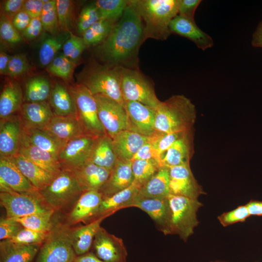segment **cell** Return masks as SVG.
<instances>
[{
    "label": "cell",
    "instance_id": "27",
    "mask_svg": "<svg viewBox=\"0 0 262 262\" xmlns=\"http://www.w3.org/2000/svg\"><path fill=\"white\" fill-rule=\"evenodd\" d=\"M44 130L65 143L75 137L87 135L77 116L54 115Z\"/></svg>",
    "mask_w": 262,
    "mask_h": 262
},
{
    "label": "cell",
    "instance_id": "63",
    "mask_svg": "<svg viewBox=\"0 0 262 262\" xmlns=\"http://www.w3.org/2000/svg\"><path fill=\"white\" fill-rule=\"evenodd\" d=\"M75 262H105L97 257L91 251L84 255L78 256Z\"/></svg>",
    "mask_w": 262,
    "mask_h": 262
},
{
    "label": "cell",
    "instance_id": "55",
    "mask_svg": "<svg viewBox=\"0 0 262 262\" xmlns=\"http://www.w3.org/2000/svg\"><path fill=\"white\" fill-rule=\"evenodd\" d=\"M25 0H6L4 1L1 6L2 13L6 16L11 19L23 8Z\"/></svg>",
    "mask_w": 262,
    "mask_h": 262
},
{
    "label": "cell",
    "instance_id": "37",
    "mask_svg": "<svg viewBox=\"0 0 262 262\" xmlns=\"http://www.w3.org/2000/svg\"><path fill=\"white\" fill-rule=\"evenodd\" d=\"M70 36L69 32H62L56 35H51L45 38L39 50V61L42 66H47L56 56Z\"/></svg>",
    "mask_w": 262,
    "mask_h": 262
},
{
    "label": "cell",
    "instance_id": "32",
    "mask_svg": "<svg viewBox=\"0 0 262 262\" xmlns=\"http://www.w3.org/2000/svg\"><path fill=\"white\" fill-rule=\"evenodd\" d=\"M18 154L55 177L62 170L59 160L48 152L33 145L20 141Z\"/></svg>",
    "mask_w": 262,
    "mask_h": 262
},
{
    "label": "cell",
    "instance_id": "8",
    "mask_svg": "<svg viewBox=\"0 0 262 262\" xmlns=\"http://www.w3.org/2000/svg\"><path fill=\"white\" fill-rule=\"evenodd\" d=\"M115 67L125 102L137 101L155 109L158 106L161 101L156 96L153 85L138 69Z\"/></svg>",
    "mask_w": 262,
    "mask_h": 262
},
{
    "label": "cell",
    "instance_id": "34",
    "mask_svg": "<svg viewBox=\"0 0 262 262\" xmlns=\"http://www.w3.org/2000/svg\"><path fill=\"white\" fill-rule=\"evenodd\" d=\"M23 92L20 83L9 80L4 85L0 96V118L3 119L14 115L22 105Z\"/></svg>",
    "mask_w": 262,
    "mask_h": 262
},
{
    "label": "cell",
    "instance_id": "64",
    "mask_svg": "<svg viewBox=\"0 0 262 262\" xmlns=\"http://www.w3.org/2000/svg\"><path fill=\"white\" fill-rule=\"evenodd\" d=\"M211 262H221V261H212Z\"/></svg>",
    "mask_w": 262,
    "mask_h": 262
},
{
    "label": "cell",
    "instance_id": "43",
    "mask_svg": "<svg viewBox=\"0 0 262 262\" xmlns=\"http://www.w3.org/2000/svg\"><path fill=\"white\" fill-rule=\"evenodd\" d=\"M76 64L66 57L63 53L55 57L47 66L48 71L63 80H71Z\"/></svg>",
    "mask_w": 262,
    "mask_h": 262
},
{
    "label": "cell",
    "instance_id": "50",
    "mask_svg": "<svg viewBox=\"0 0 262 262\" xmlns=\"http://www.w3.org/2000/svg\"><path fill=\"white\" fill-rule=\"evenodd\" d=\"M30 65L25 54H17L11 56L5 75L15 78L28 73Z\"/></svg>",
    "mask_w": 262,
    "mask_h": 262
},
{
    "label": "cell",
    "instance_id": "22",
    "mask_svg": "<svg viewBox=\"0 0 262 262\" xmlns=\"http://www.w3.org/2000/svg\"><path fill=\"white\" fill-rule=\"evenodd\" d=\"M169 29L171 33L190 40L202 50L213 46V41L211 36L200 29L194 20L178 15L171 21Z\"/></svg>",
    "mask_w": 262,
    "mask_h": 262
},
{
    "label": "cell",
    "instance_id": "59",
    "mask_svg": "<svg viewBox=\"0 0 262 262\" xmlns=\"http://www.w3.org/2000/svg\"><path fill=\"white\" fill-rule=\"evenodd\" d=\"M32 19L29 14L22 9L14 16L12 23L16 29L22 33L28 26Z\"/></svg>",
    "mask_w": 262,
    "mask_h": 262
},
{
    "label": "cell",
    "instance_id": "53",
    "mask_svg": "<svg viewBox=\"0 0 262 262\" xmlns=\"http://www.w3.org/2000/svg\"><path fill=\"white\" fill-rule=\"evenodd\" d=\"M23 226L12 218H1L0 220V240H10Z\"/></svg>",
    "mask_w": 262,
    "mask_h": 262
},
{
    "label": "cell",
    "instance_id": "1",
    "mask_svg": "<svg viewBox=\"0 0 262 262\" xmlns=\"http://www.w3.org/2000/svg\"><path fill=\"white\" fill-rule=\"evenodd\" d=\"M144 41L142 20L129 1L123 15L95 52L108 66L138 69L139 50Z\"/></svg>",
    "mask_w": 262,
    "mask_h": 262
},
{
    "label": "cell",
    "instance_id": "56",
    "mask_svg": "<svg viewBox=\"0 0 262 262\" xmlns=\"http://www.w3.org/2000/svg\"><path fill=\"white\" fill-rule=\"evenodd\" d=\"M201 1V0H181L178 15L195 20V11Z\"/></svg>",
    "mask_w": 262,
    "mask_h": 262
},
{
    "label": "cell",
    "instance_id": "45",
    "mask_svg": "<svg viewBox=\"0 0 262 262\" xmlns=\"http://www.w3.org/2000/svg\"><path fill=\"white\" fill-rule=\"evenodd\" d=\"M56 6L60 31L71 32L73 26L74 5L70 0H56Z\"/></svg>",
    "mask_w": 262,
    "mask_h": 262
},
{
    "label": "cell",
    "instance_id": "33",
    "mask_svg": "<svg viewBox=\"0 0 262 262\" xmlns=\"http://www.w3.org/2000/svg\"><path fill=\"white\" fill-rule=\"evenodd\" d=\"M49 103L55 115L77 116L75 100L68 87L61 83L56 82L52 87Z\"/></svg>",
    "mask_w": 262,
    "mask_h": 262
},
{
    "label": "cell",
    "instance_id": "47",
    "mask_svg": "<svg viewBox=\"0 0 262 262\" xmlns=\"http://www.w3.org/2000/svg\"><path fill=\"white\" fill-rule=\"evenodd\" d=\"M100 19L101 16L95 2L84 6L81 11L77 22L78 33L82 35L86 30Z\"/></svg>",
    "mask_w": 262,
    "mask_h": 262
},
{
    "label": "cell",
    "instance_id": "5",
    "mask_svg": "<svg viewBox=\"0 0 262 262\" xmlns=\"http://www.w3.org/2000/svg\"><path fill=\"white\" fill-rule=\"evenodd\" d=\"M40 192L56 213L65 215L83 193L73 172L68 169H62L50 184Z\"/></svg>",
    "mask_w": 262,
    "mask_h": 262
},
{
    "label": "cell",
    "instance_id": "11",
    "mask_svg": "<svg viewBox=\"0 0 262 262\" xmlns=\"http://www.w3.org/2000/svg\"><path fill=\"white\" fill-rule=\"evenodd\" d=\"M99 119L106 132L112 139L126 130L127 112L125 106L102 95L94 96Z\"/></svg>",
    "mask_w": 262,
    "mask_h": 262
},
{
    "label": "cell",
    "instance_id": "51",
    "mask_svg": "<svg viewBox=\"0 0 262 262\" xmlns=\"http://www.w3.org/2000/svg\"><path fill=\"white\" fill-rule=\"evenodd\" d=\"M0 38L9 44H17L23 41L22 34L14 26L12 20L2 14L0 18Z\"/></svg>",
    "mask_w": 262,
    "mask_h": 262
},
{
    "label": "cell",
    "instance_id": "58",
    "mask_svg": "<svg viewBox=\"0 0 262 262\" xmlns=\"http://www.w3.org/2000/svg\"><path fill=\"white\" fill-rule=\"evenodd\" d=\"M44 2L42 0H27L23 8L32 18L40 17L43 10Z\"/></svg>",
    "mask_w": 262,
    "mask_h": 262
},
{
    "label": "cell",
    "instance_id": "16",
    "mask_svg": "<svg viewBox=\"0 0 262 262\" xmlns=\"http://www.w3.org/2000/svg\"><path fill=\"white\" fill-rule=\"evenodd\" d=\"M127 112L126 130L145 136L155 132V110L137 101L125 102Z\"/></svg>",
    "mask_w": 262,
    "mask_h": 262
},
{
    "label": "cell",
    "instance_id": "31",
    "mask_svg": "<svg viewBox=\"0 0 262 262\" xmlns=\"http://www.w3.org/2000/svg\"><path fill=\"white\" fill-rule=\"evenodd\" d=\"M12 158L25 177L39 191L46 188L55 177L22 155L17 154Z\"/></svg>",
    "mask_w": 262,
    "mask_h": 262
},
{
    "label": "cell",
    "instance_id": "54",
    "mask_svg": "<svg viewBox=\"0 0 262 262\" xmlns=\"http://www.w3.org/2000/svg\"><path fill=\"white\" fill-rule=\"evenodd\" d=\"M148 159L156 160L159 161L160 164L162 159L150 136H148L147 141L133 156L131 161L136 160Z\"/></svg>",
    "mask_w": 262,
    "mask_h": 262
},
{
    "label": "cell",
    "instance_id": "18",
    "mask_svg": "<svg viewBox=\"0 0 262 262\" xmlns=\"http://www.w3.org/2000/svg\"><path fill=\"white\" fill-rule=\"evenodd\" d=\"M132 207L146 212L160 231L164 235L169 234L170 208L167 197L148 198L137 195Z\"/></svg>",
    "mask_w": 262,
    "mask_h": 262
},
{
    "label": "cell",
    "instance_id": "17",
    "mask_svg": "<svg viewBox=\"0 0 262 262\" xmlns=\"http://www.w3.org/2000/svg\"><path fill=\"white\" fill-rule=\"evenodd\" d=\"M36 190L22 173L12 157H0V193Z\"/></svg>",
    "mask_w": 262,
    "mask_h": 262
},
{
    "label": "cell",
    "instance_id": "10",
    "mask_svg": "<svg viewBox=\"0 0 262 262\" xmlns=\"http://www.w3.org/2000/svg\"><path fill=\"white\" fill-rule=\"evenodd\" d=\"M0 203L7 218H19L53 210L47 203L40 191L0 193Z\"/></svg>",
    "mask_w": 262,
    "mask_h": 262
},
{
    "label": "cell",
    "instance_id": "35",
    "mask_svg": "<svg viewBox=\"0 0 262 262\" xmlns=\"http://www.w3.org/2000/svg\"><path fill=\"white\" fill-rule=\"evenodd\" d=\"M117 160L112 139L107 134L97 137L88 162H91L111 171Z\"/></svg>",
    "mask_w": 262,
    "mask_h": 262
},
{
    "label": "cell",
    "instance_id": "14",
    "mask_svg": "<svg viewBox=\"0 0 262 262\" xmlns=\"http://www.w3.org/2000/svg\"><path fill=\"white\" fill-rule=\"evenodd\" d=\"M102 200V196L99 191L83 192L71 210L65 215L63 222L72 227L80 223L86 224L96 220Z\"/></svg>",
    "mask_w": 262,
    "mask_h": 262
},
{
    "label": "cell",
    "instance_id": "28",
    "mask_svg": "<svg viewBox=\"0 0 262 262\" xmlns=\"http://www.w3.org/2000/svg\"><path fill=\"white\" fill-rule=\"evenodd\" d=\"M139 189L132 184L127 188L103 198L95 219L102 216L109 217L119 210L132 207Z\"/></svg>",
    "mask_w": 262,
    "mask_h": 262
},
{
    "label": "cell",
    "instance_id": "21",
    "mask_svg": "<svg viewBox=\"0 0 262 262\" xmlns=\"http://www.w3.org/2000/svg\"><path fill=\"white\" fill-rule=\"evenodd\" d=\"M193 129L187 131L167 149L160 161L161 167L190 164L194 153Z\"/></svg>",
    "mask_w": 262,
    "mask_h": 262
},
{
    "label": "cell",
    "instance_id": "20",
    "mask_svg": "<svg viewBox=\"0 0 262 262\" xmlns=\"http://www.w3.org/2000/svg\"><path fill=\"white\" fill-rule=\"evenodd\" d=\"M19 117L22 128L44 130L54 114L49 102H25L21 106Z\"/></svg>",
    "mask_w": 262,
    "mask_h": 262
},
{
    "label": "cell",
    "instance_id": "15",
    "mask_svg": "<svg viewBox=\"0 0 262 262\" xmlns=\"http://www.w3.org/2000/svg\"><path fill=\"white\" fill-rule=\"evenodd\" d=\"M169 194L197 198L205 194L191 171L190 164L168 167Z\"/></svg>",
    "mask_w": 262,
    "mask_h": 262
},
{
    "label": "cell",
    "instance_id": "6",
    "mask_svg": "<svg viewBox=\"0 0 262 262\" xmlns=\"http://www.w3.org/2000/svg\"><path fill=\"white\" fill-rule=\"evenodd\" d=\"M169 234H177L186 242L199 223L197 213L203 204L197 198L169 194Z\"/></svg>",
    "mask_w": 262,
    "mask_h": 262
},
{
    "label": "cell",
    "instance_id": "30",
    "mask_svg": "<svg viewBox=\"0 0 262 262\" xmlns=\"http://www.w3.org/2000/svg\"><path fill=\"white\" fill-rule=\"evenodd\" d=\"M20 141L48 152L58 160L59 153L65 144L45 130L23 128Z\"/></svg>",
    "mask_w": 262,
    "mask_h": 262
},
{
    "label": "cell",
    "instance_id": "9",
    "mask_svg": "<svg viewBox=\"0 0 262 262\" xmlns=\"http://www.w3.org/2000/svg\"><path fill=\"white\" fill-rule=\"evenodd\" d=\"M68 89L75 100L77 117L85 133L95 137L107 134L98 116L94 96L78 83L69 85Z\"/></svg>",
    "mask_w": 262,
    "mask_h": 262
},
{
    "label": "cell",
    "instance_id": "13",
    "mask_svg": "<svg viewBox=\"0 0 262 262\" xmlns=\"http://www.w3.org/2000/svg\"><path fill=\"white\" fill-rule=\"evenodd\" d=\"M105 262H127L128 252L123 240L100 227L90 251Z\"/></svg>",
    "mask_w": 262,
    "mask_h": 262
},
{
    "label": "cell",
    "instance_id": "25",
    "mask_svg": "<svg viewBox=\"0 0 262 262\" xmlns=\"http://www.w3.org/2000/svg\"><path fill=\"white\" fill-rule=\"evenodd\" d=\"M107 217L102 216L85 225L69 228V237L77 256L91 251L94 238L101 227L100 224Z\"/></svg>",
    "mask_w": 262,
    "mask_h": 262
},
{
    "label": "cell",
    "instance_id": "57",
    "mask_svg": "<svg viewBox=\"0 0 262 262\" xmlns=\"http://www.w3.org/2000/svg\"><path fill=\"white\" fill-rule=\"evenodd\" d=\"M43 29L40 17L33 18L26 29L21 33L23 37L28 40L35 39L41 33Z\"/></svg>",
    "mask_w": 262,
    "mask_h": 262
},
{
    "label": "cell",
    "instance_id": "62",
    "mask_svg": "<svg viewBox=\"0 0 262 262\" xmlns=\"http://www.w3.org/2000/svg\"><path fill=\"white\" fill-rule=\"evenodd\" d=\"M11 56L8 55L2 48L0 51V73L5 75Z\"/></svg>",
    "mask_w": 262,
    "mask_h": 262
},
{
    "label": "cell",
    "instance_id": "46",
    "mask_svg": "<svg viewBox=\"0 0 262 262\" xmlns=\"http://www.w3.org/2000/svg\"><path fill=\"white\" fill-rule=\"evenodd\" d=\"M69 33L70 36L63 47V54L77 65L87 46L82 37L76 35L71 32Z\"/></svg>",
    "mask_w": 262,
    "mask_h": 262
},
{
    "label": "cell",
    "instance_id": "23",
    "mask_svg": "<svg viewBox=\"0 0 262 262\" xmlns=\"http://www.w3.org/2000/svg\"><path fill=\"white\" fill-rule=\"evenodd\" d=\"M71 171L83 192L89 191L99 192L111 172V171L91 162H87Z\"/></svg>",
    "mask_w": 262,
    "mask_h": 262
},
{
    "label": "cell",
    "instance_id": "29",
    "mask_svg": "<svg viewBox=\"0 0 262 262\" xmlns=\"http://www.w3.org/2000/svg\"><path fill=\"white\" fill-rule=\"evenodd\" d=\"M42 244L24 245L9 240L0 241V262H33Z\"/></svg>",
    "mask_w": 262,
    "mask_h": 262
},
{
    "label": "cell",
    "instance_id": "60",
    "mask_svg": "<svg viewBox=\"0 0 262 262\" xmlns=\"http://www.w3.org/2000/svg\"><path fill=\"white\" fill-rule=\"evenodd\" d=\"M246 205L250 215L262 216V200H252Z\"/></svg>",
    "mask_w": 262,
    "mask_h": 262
},
{
    "label": "cell",
    "instance_id": "12",
    "mask_svg": "<svg viewBox=\"0 0 262 262\" xmlns=\"http://www.w3.org/2000/svg\"><path fill=\"white\" fill-rule=\"evenodd\" d=\"M97 137L84 134L66 142L58 157L62 169L71 170L88 162Z\"/></svg>",
    "mask_w": 262,
    "mask_h": 262
},
{
    "label": "cell",
    "instance_id": "49",
    "mask_svg": "<svg viewBox=\"0 0 262 262\" xmlns=\"http://www.w3.org/2000/svg\"><path fill=\"white\" fill-rule=\"evenodd\" d=\"M49 234L23 227L9 240L24 245L42 244Z\"/></svg>",
    "mask_w": 262,
    "mask_h": 262
},
{
    "label": "cell",
    "instance_id": "48",
    "mask_svg": "<svg viewBox=\"0 0 262 262\" xmlns=\"http://www.w3.org/2000/svg\"><path fill=\"white\" fill-rule=\"evenodd\" d=\"M187 131H188L172 133H164L155 131L150 136L162 159L171 146L176 140L183 136Z\"/></svg>",
    "mask_w": 262,
    "mask_h": 262
},
{
    "label": "cell",
    "instance_id": "2",
    "mask_svg": "<svg viewBox=\"0 0 262 262\" xmlns=\"http://www.w3.org/2000/svg\"><path fill=\"white\" fill-rule=\"evenodd\" d=\"M181 0H131L130 3L141 17L145 41L165 40L171 33L169 25L178 15Z\"/></svg>",
    "mask_w": 262,
    "mask_h": 262
},
{
    "label": "cell",
    "instance_id": "24",
    "mask_svg": "<svg viewBox=\"0 0 262 262\" xmlns=\"http://www.w3.org/2000/svg\"><path fill=\"white\" fill-rule=\"evenodd\" d=\"M133 180L131 161L117 160L108 179L99 191L102 199L127 188L132 184Z\"/></svg>",
    "mask_w": 262,
    "mask_h": 262
},
{
    "label": "cell",
    "instance_id": "44",
    "mask_svg": "<svg viewBox=\"0 0 262 262\" xmlns=\"http://www.w3.org/2000/svg\"><path fill=\"white\" fill-rule=\"evenodd\" d=\"M44 30L51 35H56L60 32L56 6V0H49L44 3L43 10L40 16Z\"/></svg>",
    "mask_w": 262,
    "mask_h": 262
},
{
    "label": "cell",
    "instance_id": "19",
    "mask_svg": "<svg viewBox=\"0 0 262 262\" xmlns=\"http://www.w3.org/2000/svg\"><path fill=\"white\" fill-rule=\"evenodd\" d=\"M0 157H12L18 154L22 130L19 115L0 119Z\"/></svg>",
    "mask_w": 262,
    "mask_h": 262
},
{
    "label": "cell",
    "instance_id": "26",
    "mask_svg": "<svg viewBox=\"0 0 262 262\" xmlns=\"http://www.w3.org/2000/svg\"><path fill=\"white\" fill-rule=\"evenodd\" d=\"M148 137L127 130L116 134L112 141L117 159L122 162L131 161Z\"/></svg>",
    "mask_w": 262,
    "mask_h": 262
},
{
    "label": "cell",
    "instance_id": "4",
    "mask_svg": "<svg viewBox=\"0 0 262 262\" xmlns=\"http://www.w3.org/2000/svg\"><path fill=\"white\" fill-rule=\"evenodd\" d=\"M77 83L85 86L94 96H107L125 106L116 67L91 62L77 75Z\"/></svg>",
    "mask_w": 262,
    "mask_h": 262
},
{
    "label": "cell",
    "instance_id": "39",
    "mask_svg": "<svg viewBox=\"0 0 262 262\" xmlns=\"http://www.w3.org/2000/svg\"><path fill=\"white\" fill-rule=\"evenodd\" d=\"M56 213L54 210L43 213L31 214L14 218L23 227L35 231L49 233L53 228L56 220L53 219Z\"/></svg>",
    "mask_w": 262,
    "mask_h": 262
},
{
    "label": "cell",
    "instance_id": "36",
    "mask_svg": "<svg viewBox=\"0 0 262 262\" xmlns=\"http://www.w3.org/2000/svg\"><path fill=\"white\" fill-rule=\"evenodd\" d=\"M169 174L167 167H162L140 189L138 196L148 198H164L169 194Z\"/></svg>",
    "mask_w": 262,
    "mask_h": 262
},
{
    "label": "cell",
    "instance_id": "41",
    "mask_svg": "<svg viewBox=\"0 0 262 262\" xmlns=\"http://www.w3.org/2000/svg\"><path fill=\"white\" fill-rule=\"evenodd\" d=\"M117 21L100 19L86 30L82 37L87 46L98 45L108 36Z\"/></svg>",
    "mask_w": 262,
    "mask_h": 262
},
{
    "label": "cell",
    "instance_id": "3",
    "mask_svg": "<svg viewBox=\"0 0 262 262\" xmlns=\"http://www.w3.org/2000/svg\"><path fill=\"white\" fill-rule=\"evenodd\" d=\"M155 110L156 131L172 133L193 129L196 118V107L184 95H173L161 101Z\"/></svg>",
    "mask_w": 262,
    "mask_h": 262
},
{
    "label": "cell",
    "instance_id": "7",
    "mask_svg": "<svg viewBox=\"0 0 262 262\" xmlns=\"http://www.w3.org/2000/svg\"><path fill=\"white\" fill-rule=\"evenodd\" d=\"M70 227L56 221L33 262H75L78 257L69 234Z\"/></svg>",
    "mask_w": 262,
    "mask_h": 262
},
{
    "label": "cell",
    "instance_id": "40",
    "mask_svg": "<svg viewBox=\"0 0 262 262\" xmlns=\"http://www.w3.org/2000/svg\"><path fill=\"white\" fill-rule=\"evenodd\" d=\"M161 167L159 162L154 159L132 161L131 168L134 177L132 184L140 188Z\"/></svg>",
    "mask_w": 262,
    "mask_h": 262
},
{
    "label": "cell",
    "instance_id": "61",
    "mask_svg": "<svg viewBox=\"0 0 262 262\" xmlns=\"http://www.w3.org/2000/svg\"><path fill=\"white\" fill-rule=\"evenodd\" d=\"M251 45L254 47L262 48V21L259 23L252 35Z\"/></svg>",
    "mask_w": 262,
    "mask_h": 262
},
{
    "label": "cell",
    "instance_id": "52",
    "mask_svg": "<svg viewBox=\"0 0 262 262\" xmlns=\"http://www.w3.org/2000/svg\"><path fill=\"white\" fill-rule=\"evenodd\" d=\"M250 216L246 205H244L223 213L218 216L217 219L223 227H227L236 223L244 222Z\"/></svg>",
    "mask_w": 262,
    "mask_h": 262
},
{
    "label": "cell",
    "instance_id": "42",
    "mask_svg": "<svg viewBox=\"0 0 262 262\" xmlns=\"http://www.w3.org/2000/svg\"><path fill=\"white\" fill-rule=\"evenodd\" d=\"M130 0H98L95 2L99 11L101 19L118 21L123 15Z\"/></svg>",
    "mask_w": 262,
    "mask_h": 262
},
{
    "label": "cell",
    "instance_id": "38",
    "mask_svg": "<svg viewBox=\"0 0 262 262\" xmlns=\"http://www.w3.org/2000/svg\"><path fill=\"white\" fill-rule=\"evenodd\" d=\"M51 86L49 80L44 77H34L25 83L24 99L26 102L45 101L49 98Z\"/></svg>",
    "mask_w": 262,
    "mask_h": 262
}]
</instances>
